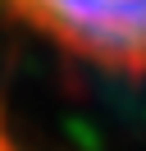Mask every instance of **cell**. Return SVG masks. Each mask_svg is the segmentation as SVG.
<instances>
[{"label":"cell","instance_id":"1","mask_svg":"<svg viewBox=\"0 0 146 151\" xmlns=\"http://www.w3.org/2000/svg\"><path fill=\"white\" fill-rule=\"evenodd\" d=\"M9 28L100 83H146V0H0Z\"/></svg>","mask_w":146,"mask_h":151},{"label":"cell","instance_id":"2","mask_svg":"<svg viewBox=\"0 0 146 151\" xmlns=\"http://www.w3.org/2000/svg\"><path fill=\"white\" fill-rule=\"evenodd\" d=\"M0 151H32L27 137L18 133V124H14V114H9L5 101H0Z\"/></svg>","mask_w":146,"mask_h":151}]
</instances>
